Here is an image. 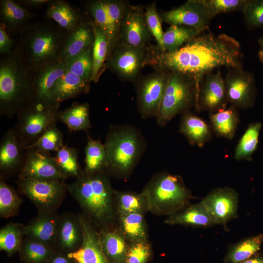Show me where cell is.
<instances>
[{"label": "cell", "instance_id": "cell-1", "mask_svg": "<svg viewBox=\"0 0 263 263\" xmlns=\"http://www.w3.org/2000/svg\"><path fill=\"white\" fill-rule=\"evenodd\" d=\"M207 30L171 53L150 46L147 65L156 70L177 71L192 76L196 82L197 94L204 76L214 69L221 66L227 69L243 67L239 42L225 34L216 36L209 31L206 32Z\"/></svg>", "mask_w": 263, "mask_h": 263}, {"label": "cell", "instance_id": "cell-2", "mask_svg": "<svg viewBox=\"0 0 263 263\" xmlns=\"http://www.w3.org/2000/svg\"><path fill=\"white\" fill-rule=\"evenodd\" d=\"M66 188L95 229L110 225L114 218V195L105 171L92 174L82 171L75 181L66 184Z\"/></svg>", "mask_w": 263, "mask_h": 263}, {"label": "cell", "instance_id": "cell-3", "mask_svg": "<svg viewBox=\"0 0 263 263\" xmlns=\"http://www.w3.org/2000/svg\"><path fill=\"white\" fill-rule=\"evenodd\" d=\"M36 99L33 72L15 47L0 59V114L9 118Z\"/></svg>", "mask_w": 263, "mask_h": 263}, {"label": "cell", "instance_id": "cell-4", "mask_svg": "<svg viewBox=\"0 0 263 263\" xmlns=\"http://www.w3.org/2000/svg\"><path fill=\"white\" fill-rule=\"evenodd\" d=\"M68 33L52 21L30 22L15 46L33 72L60 60Z\"/></svg>", "mask_w": 263, "mask_h": 263}, {"label": "cell", "instance_id": "cell-5", "mask_svg": "<svg viewBox=\"0 0 263 263\" xmlns=\"http://www.w3.org/2000/svg\"><path fill=\"white\" fill-rule=\"evenodd\" d=\"M107 173L128 176L145 152L147 142L138 128L130 125H111L104 142Z\"/></svg>", "mask_w": 263, "mask_h": 263}, {"label": "cell", "instance_id": "cell-6", "mask_svg": "<svg viewBox=\"0 0 263 263\" xmlns=\"http://www.w3.org/2000/svg\"><path fill=\"white\" fill-rule=\"evenodd\" d=\"M141 193L147 210L159 215H170L185 208L192 197L181 176L167 172L154 175Z\"/></svg>", "mask_w": 263, "mask_h": 263}, {"label": "cell", "instance_id": "cell-7", "mask_svg": "<svg viewBox=\"0 0 263 263\" xmlns=\"http://www.w3.org/2000/svg\"><path fill=\"white\" fill-rule=\"evenodd\" d=\"M197 92L193 77L179 72L170 71L167 86L155 117L157 123L164 127L178 114L195 107Z\"/></svg>", "mask_w": 263, "mask_h": 263}, {"label": "cell", "instance_id": "cell-8", "mask_svg": "<svg viewBox=\"0 0 263 263\" xmlns=\"http://www.w3.org/2000/svg\"><path fill=\"white\" fill-rule=\"evenodd\" d=\"M60 103L36 99L17 114L15 133L24 148L36 142L58 120Z\"/></svg>", "mask_w": 263, "mask_h": 263}, {"label": "cell", "instance_id": "cell-9", "mask_svg": "<svg viewBox=\"0 0 263 263\" xmlns=\"http://www.w3.org/2000/svg\"><path fill=\"white\" fill-rule=\"evenodd\" d=\"M19 192L27 197L38 213L57 212L67 192L64 181H50L18 177Z\"/></svg>", "mask_w": 263, "mask_h": 263}, {"label": "cell", "instance_id": "cell-10", "mask_svg": "<svg viewBox=\"0 0 263 263\" xmlns=\"http://www.w3.org/2000/svg\"><path fill=\"white\" fill-rule=\"evenodd\" d=\"M150 45L143 47L118 44L109 55L105 66L123 81H133L147 64Z\"/></svg>", "mask_w": 263, "mask_h": 263}, {"label": "cell", "instance_id": "cell-11", "mask_svg": "<svg viewBox=\"0 0 263 263\" xmlns=\"http://www.w3.org/2000/svg\"><path fill=\"white\" fill-rule=\"evenodd\" d=\"M170 71L156 70L144 77L137 87V105L143 119L155 117L159 109L167 84Z\"/></svg>", "mask_w": 263, "mask_h": 263}, {"label": "cell", "instance_id": "cell-12", "mask_svg": "<svg viewBox=\"0 0 263 263\" xmlns=\"http://www.w3.org/2000/svg\"><path fill=\"white\" fill-rule=\"evenodd\" d=\"M227 103L237 109L246 110L253 107L257 90L252 73L243 67L228 69L224 78Z\"/></svg>", "mask_w": 263, "mask_h": 263}, {"label": "cell", "instance_id": "cell-13", "mask_svg": "<svg viewBox=\"0 0 263 263\" xmlns=\"http://www.w3.org/2000/svg\"><path fill=\"white\" fill-rule=\"evenodd\" d=\"M215 225H221L226 229L227 223L238 217L239 194L233 188L224 187L215 188L200 202Z\"/></svg>", "mask_w": 263, "mask_h": 263}, {"label": "cell", "instance_id": "cell-14", "mask_svg": "<svg viewBox=\"0 0 263 263\" xmlns=\"http://www.w3.org/2000/svg\"><path fill=\"white\" fill-rule=\"evenodd\" d=\"M18 177L50 181H64L66 177L49 152L34 149L25 150L24 164Z\"/></svg>", "mask_w": 263, "mask_h": 263}, {"label": "cell", "instance_id": "cell-15", "mask_svg": "<svg viewBox=\"0 0 263 263\" xmlns=\"http://www.w3.org/2000/svg\"><path fill=\"white\" fill-rule=\"evenodd\" d=\"M151 37L142 6L128 4L120 28L118 43L137 47L148 46Z\"/></svg>", "mask_w": 263, "mask_h": 263}, {"label": "cell", "instance_id": "cell-16", "mask_svg": "<svg viewBox=\"0 0 263 263\" xmlns=\"http://www.w3.org/2000/svg\"><path fill=\"white\" fill-rule=\"evenodd\" d=\"M163 21L171 25L189 27L203 32L208 29L212 18L201 0H188L182 5L160 14Z\"/></svg>", "mask_w": 263, "mask_h": 263}, {"label": "cell", "instance_id": "cell-17", "mask_svg": "<svg viewBox=\"0 0 263 263\" xmlns=\"http://www.w3.org/2000/svg\"><path fill=\"white\" fill-rule=\"evenodd\" d=\"M227 104L224 78L220 70L205 75L199 86L196 110L212 113L226 109Z\"/></svg>", "mask_w": 263, "mask_h": 263}, {"label": "cell", "instance_id": "cell-18", "mask_svg": "<svg viewBox=\"0 0 263 263\" xmlns=\"http://www.w3.org/2000/svg\"><path fill=\"white\" fill-rule=\"evenodd\" d=\"M83 233L79 214L67 212L59 215L55 251L65 254L81 246Z\"/></svg>", "mask_w": 263, "mask_h": 263}, {"label": "cell", "instance_id": "cell-19", "mask_svg": "<svg viewBox=\"0 0 263 263\" xmlns=\"http://www.w3.org/2000/svg\"><path fill=\"white\" fill-rule=\"evenodd\" d=\"M83 233L80 247L67 254L76 263H111L102 248L98 231L82 214H79Z\"/></svg>", "mask_w": 263, "mask_h": 263}, {"label": "cell", "instance_id": "cell-20", "mask_svg": "<svg viewBox=\"0 0 263 263\" xmlns=\"http://www.w3.org/2000/svg\"><path fill=\"white\" fill-rule=\"evenodd\" d=\"M25 150L13 129L3 135L0 143V177L10 176L20 171L25 160Z\"/></svg>", "mask_w": 263, "mask_h": 263}, {"label": "cell", "instance_id": "cell-21", "mask_svg": "<svg viewBox=\"0 0 263 263\" xmlns=\"http://www.w3.org/2000/svg\"><path fill=\"white\" fill-rule=\"evenodd\" d=\"M58 216L57 212L38 213L25 225V237L54 249Z\"/></svg>", "mask_w": 263, "mask_h": 263}, {"label": "cell", "instance_id": "cell-22", "mask_svg": "<svg viewBox=\"0 0 263 263\" xmlns=\"http://www.w3.org/2000/svg\"><path fill=\"white\" fill-rule=\"evenodd\" d=\"M95 30L92 19H86L68 33L60 60L70 61L94 45Z\"/></svg>", "mask_w": 263, "mask_h": 263}, {"label": "cell", "instance_id": "cell-23", "mask_svg": "<svg viewBox=\"0 0 263 263\" xmlns=\"http://www.w3.org/2000/svg\"><path fill=\"white\" fill-rule=\"evenodd\" d=\"M35 16L34 13L17 0H0V25L8 35L18 34Z\"/></svg>", "mask_w": 263, "mask_h": 263}, {"label": "cell", "instance_id": "cell-24", "mask_svg": "<svg viewBox=\"0 0 263 263\" xmlns=\"http://www.w3.org/2000/svg\"><path fill=\"white\" fill-rule=\"evenodd\" d=\"M68 64V61L58 60L33 72L36 99L55 101L51 90L57 80L67 72Z\"/></svg>", "mask_w": 263, "mask_h": 263}, {"label": "cell", "instance_id": "cell-25", "mask_svg": "<svg viewBox=\"0 0 263 263\" xmlns=\"http://www.w3.org/2000/svg\"><path fill=\"white\" fill-rule=\"evenodd\" d=\"M46 15L67 33L72 32L87 19L76 7L63 0H50Z\"/></svg>", "mask_w": 263, "mask_h": 263}, {"label": "cell", "instance_id": "cell-26", "mask_svg": "<svg viewBox=\"0 0 263 263\" xmlns=\"http://www.w3.org/2000/svg\"><path fill=\"white\" fill-rule=\"evenodd\" d=\"M179 132L191 145L203 147L212 138V131L205 120L189 111L182 114Z\"/></svg>", "mask_w": 263, "mask_h": 263}, {"label": "cell", "instance_id": "cell-27", "mask_svg": "<svg viewBox=\"0 0 263 263\" xmlns=\"http://www.w3.org/2000/svg\"><path fill=\"white\" fill-rule=\"evenodd\" d=\"M90 81L66 72L55 83L51 94L54 100L60 102L89 93Z\"/></svg>", "mask_w": 263, "mask_h": 263}, {"label": "cell", "instance_id": "cell-28", "mask_svg": "<svg viewBox=\"0 0 263 263\" xmlns=\"http://www.w3.org/2000/svg\"><path fill=\"white\" fill-rule=\"evenodd\" d=\"M102 250L111 263H125L129 247L119 231L110 226L97 231Z\"/></svg>", "mask_w": 263, "mask_h": 263}, {"label": "cell", "instance_id": "cell-29", "mask_svg": "<svg viewBox=\"0 0 263 263\" xmlns=\"http://www.w3.org/2000/svg\"><path fill=\"white\" fill-rule=\"evenodd\" d=\"M165 222L169 225L193 227L206 228L215 225L210 216L201 202L190 205L185 208L169 215Z\"/></svg>", "mask_w": 263, "mask_h": 263}, {"label": "cell", "instance_id": "cell-30", "mask_svg": "<svg viewBox=\"0 0 263 263\" xmlns=\"http://www.w3.org/2000/svg\"><path fill=\"white\" fill-rule=\"evenodd\" d=\"M210 126L216 136L231 140L236 134L240 122L239 113L235 107L209 113Z\"/></svg>", "mask_w": 263, "mask_h": 263}, {"label": "cell", "instance_id": "cell-31", "mask_svg": "<svg viewBox=\"0 0 263 263\" xmlns=\"http://www.w3.org/2000/svg\"><path fill=\"white\" fill-rule=\"evenodd\" d=\"M58 120L65 124L70 131L87 132L92 127L87 103L74 102L69 108L59 111Z\"/></svg>", "mask_w": 263, "mask_h": 263}, {"label": "cell", "instance_id": "cell-32", "mask_svg": "<svg viewBox=\"0 0 263 263\" xmlns=\"http://www.w3.org/2000/svg\"><path fill=\"white\" fill-rule=\"evenodd\" d=\"M143 214L136 212L119 216L121 232L132 244L147 242V233Z\"/></svg>", "mask_w": 263, "mask_h": 263}, {"label": "cell", "instance_id": "cell-33", "mask_svg": "<svg viewBox=\"0 0 263 263\" xmlns=\"http://www.w3.org/2000/svg\"><path fill=\"white\" fill-rule=\"evenodd\" d=\"M263 243V234L241 240L231 246L224 259L225 263H241L251 258L260 250Z\"/></svg>", "mask_w": 263, "mask_h": 263}, {"label": "cell", "instance_id": "cell-34", "mask_svg": "<svg viewBox=\"0 0 263 263\" xmlns=\"http://www.w3.org/2000/svg\"><path fill=\"white\" fill-rule=\"evenodd\" d=\"M85 150V169L83 172L92 174L105 171L106 151L104 143L88 136Z\"/></svg>", "mask_w": 263, "mask_h": 263}, {"label": "cell", "instance_id": "cell-35", "mask_svg": "<svg viewBox=\"0 0 263 263\" xmlns=\"http://www.w3.org/2000/svg\"><path fill=\"white\" fill-rule=\"evenodd\" d=\"M202 32L189 27L171 25L163 35L164 52L177 51Z\"/></svg>", "mask_w": 263, "mask_h": 263}, {"label": "cell", "instance_id": "cell-36", "mask_svg": "<svg viewBox=\"0 0 263 263\" xmlns=\"http://www.w3.org/2000/svg\"><path fill=\"white\" fill-rule=\"evenodd\" d=\"M262 127V123L259 122H253L248 125L236 147L234 158L236 160H252V155L258 147Z\"/></svg>", "mask_w": 263, "mask_h": 263}, {"label": "cell", "instance_id": "cell-37", "mask_svg": "<svg viewBox=\"0 0 263 263\" xmlns=\"http://www.w3.org/2000/svg\"><path fill=\"white\" fill-rule=\"evenodd\" d=\"M25 237V225L9 223L0 229V249L11 256L19 252Z\"/></svg>", "mask_w": 263, "mask_h": 263}, {"label": "cell", "instance_id": "cell-38", "mask_svg": "<svg viewBox=\"0 0 263 263\" xmlns=\"http://www.w3.org/2000/svg\"><path fill=\"white\" fill-rule=\"evenodd\" d=\"M94 24L95 39L93 48V66L91 81L95 83L98 80L101 73L106 67L105 63L109 55L110 48L104 33L94 22Z\"/></svg>", "mask_w": 263, "mask_h": 263}, {"label": "cell", "instance_id": "cell-39", "mask_svg": "<svg viewBox=\"0 0 263 263\" xmlns=\"http://www.w3.org/2000/svg\"><path fill=\"white\" fill-rule=\"evenodd\" d=\"M54 251L50 246L25 237L18 253L24 263H47Z\"/></svg>", "mask_w": 263, "mask_h": 263}, {"label": "cell", "instance_id": "cell-40", "mask_svg": "<svg viewBox=\"0 0 263 263\" xmlns=\"http://www.w3.org/2000/svg\"><path fill=\"white\" fill-rule=\"evenodd\" d=\"M78 150L64 145L56 151L54 157L56 162L67 178H77L82 172L78 162Z\"/></svg>", "mask_w": 263, "mask_h": 263}, {"label": "cell", "instance_id": "cell-41", "mask_svg": "<svg viewBox=\"0 0 263 263\" xmlns=\"http://www.w3.org/2000/svg\"><path fill=\"white\" fill-rule=\"evenodd\" d=\"M21 204V199L15 189L6 184L4 179L0 181V216L7 218L17 215Z\"/></svg>", "mask_w": 263, "mask_h": 263}, {"label": "cell", "instance_id": "cell-42", "mask_svg": "<svg viewBox=\"0 0 263 263\" xmlns=\"http://www.w3.org/2000/svg\"><path fill=\"white\" fill-rule=\"evenodd\" d=\"M114 195L119 215L136 212L143 213L147 210L145 200L141 193L137 194L114 190Z\"/></svg>", "mask_w": 263, "mask_h": 263}, {"label": "cell", "instance_id": "cell-43", "mask_svg": "<svg viewBox=\"0 0 263 263\" xmlns=\"http://www.w3.org/2000/svg\"><path fill=\"white\" fill-rule=\"evenodd\" d=\"M63 143V134L56 123L49 126L36 142L25 147L24 149H34L48 152H56L64 145Z\"/></svg>", "mask_w": 263, "mask_h": 263}, {"label": "cell", "instance_id": "cell-44", "mask_svg": "<svg viewBox=\"0 0 263 263\" xmlns=\"http://www.w3.org/2000/svg\"><path fill=\"white\" fill-rule=\"evenodd\" d=\"M93 46L69 61L68 72L91 81L92 74Z\"/></svg>", "mask_w": 263, "mask_h": 263}, {"label": "cell", "instance_id": "cell-45", "mask_svg": "<svg viewBox=\"0 0 263 263\" xmlns=\"http://www.w3.org/2000/svg\"><path fill=\"white\" fill-rule=\"evenodd\" d=\"M144 11L148 29L157 42L156 46L160 51L164 52L162 40L164 33L162 27L163 20L157 11L156 2H153L147 5Z\"/></svg>", "mask_w": 263, "mask_h": 263}, {"label": "cell", "instance_id": "cell-46", "mask_svg": "<svg viewBox=\"0 0 263 263\" xmlns=\"http://www.w3.org/2000/svg\"><path fill=\"white\" fill-rule=\"evenodd\" d=\"M213 19L216 15L232 12H243L249 0H201Z\"/></svg>", "mask_w": 263, "mask_h": 263}, {"label": "cell", "instance_id": "cell-47", "mask_svg": "<svg viewBox=\"0 0 263 263\" xmlns=\"http://www.w3.org/2000/svg\"><path fill=\"white\" fill-rule=\"evenodd\" d=\"M243 13L248 29L263 27V0H249Z\"/></svg>", "mask_w": 263, "mask_h": 263}, {"label": "cell", "instance_id": "cell-48", "mask_svg": "<svg viewBox=\"0 0 263 263\" xmlns=\"http://www.w3.org/2000/svg\"><path fill=\"white\" fill-rule=\"evenodd\" d=\"M150 254L147 242L132 244L129 248L125 263H147Z\"/></svg>", "mask_w": 263, "mask_h": 263}, {"label": "cell", "instance_id": "cell-49", "mask_svg": "<svg viewBox=\"0 0 263 263\" xmlns=\"http://www.w3.org/2000/svg\"><path fill=\"white\" fill-rule=\"evenodd\" d=\"M13 40L4 27L0 25V53L2 56L11 53L14 50Z\"/></svg>", "mask_w": 263, "mask_h": 263}, {"label": "cell", "instance_id": "cell-50", "mask_svg": "<svg viewBox=\"0 0 263 263\" xmlns=\"http://www.w3.org/2000/svg\"><path fill=\"white\" fill-rule=\"evenodd\" d=\"M47 263H76L74 260L69 258L67 254L54 251Z\"/></svg>", "mask_w": 263, "mask_h": 263}, {"label": "cell", "instance_id": "cell-51", "mask_svg": "<svg viewBox=\"0 0 263 263\" xmlns=\"http://www.w3.org/2000/svg\"><path fill=\"white\" fill-rule=\"evenodd\" d=\"M18 2L25 7L30 8L40 7L49 2V0H19Z\"/></svg>", "mask_w": 263, "mask_h": 263}, {"label": "cell", "instance_id": "cell-52", "mask_svg": "<svg viewBox=\"0 0 263 263\" xmlns=\"http://www.w3.org/2000/svg\"><path fill=\"white\" fill-rule=\"evenodd\" d=\"M241 263H263V255L256 253Z\"/></svg>", "mask_w": 263, "mask_h": 263}, {"label": "cell", "instance_id": "cell-53", "mask_svg": "<svg viewBox=\"0 0 263 263\" xmlns=\"http://www.w3.org/2000/svg\"><path fill=\"white\" fill-rule=\"evenodd\" d=\"M258 42L260 46L258 57L260 61L263 63V36L258 39Z\"/></svg>", "mask_w": 263, "mask_h": 263}]
</instances>
